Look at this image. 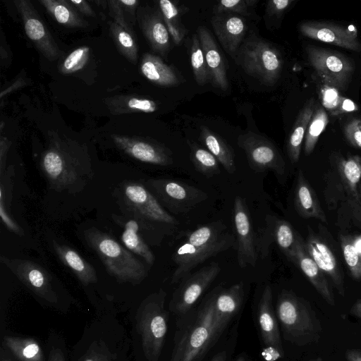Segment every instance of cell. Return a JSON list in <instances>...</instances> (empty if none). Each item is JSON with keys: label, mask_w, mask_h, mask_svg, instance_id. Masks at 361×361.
<instances>
[{"label": "cell", "mask_w": 361, "mask_h": 361, "mask_svg": "<svg viewBox=\"0 0 361 361\" xmlns=\"http://www.w3.org/2000/svg\"><path fill=\"white\" fill-rule=\"evenodd\" d=\"M110 108L114 113L145 112L152 113L157 109V104L148 99L127 97L125 99H113Z\"/></svg>", "instance_id": "cell-40"}, {"label": "cell", "mask_w": 361, "mask_h": 361, "mask_svg": "<svg viewBox=\"0 0 361 361\" xmlns=\"http://www.w3.org/2000/svg\"><path fill=\"white\" fill-rule=\"evenodd\" d=\"M200 139L207 149L217 159L228 173L236 171L235 153L232 147L219 135L202 126Z\"/></svg>", "instance_id": "cell-30"}, {"label": "cell", "mask_w": 361, "mask_h": 361, "mask_svg": "<svg viewBox=\"0 0 361 361\" xmlns=\"http://www.w3.org/2000/svg\"><path fill=\"white\" fill-rule=\"evenodd\" d=\"M0 259L35 294L50 302H56L51 276L44 268L30 260L8 259L4 256H1Z\"/></svg>", "instance_id": "cell-16"}, {"label": "cell", "mask_w": 361, "mask_h": 361, "mask_svg": "<svg viewBox=\"0 0 361 361\" xmlns=\"http://www.w3.org/2000/svg\"><path fill=\"white\" fill-rule=\"evenodd\" d=\"M331 169L326 173L324 197L331 209L354 197L361 183V157H344L337 152L330 156Z\"/></svg>", "instance_id": "cell-5"}, {"label": "cell", "mask_w": 361, "mask_h": 361, "mask_svg": "<svg viewBox=\"0 0 361 361\" xmlns=\"http://www.w3.org/2000/svg\"><path fill=\"white\" fill-rule=\"evenodd\" d=\"M321 89L322 106L331 114L336 115L343 99L336 87L325 82Z\"/></svg>", "instance_id": "cell-45"}, {"label": "cell", "mask_w": 361, "mask_h": 361, "mask_svg": "<svg viewBox=\"0 0 361 361\" xmlns=\"http://www.w3.org/2000/svg\"><path fill=\"white\" fill-rule=\"evenodd\" d=\"M328 123L329 117L325 109L323 106L316 107L305 136V154L309 155L313 152L320 135L325 130Z\"/></svg>", "instance_id": "cell-36"}, {"label": "cell", "mask_w": 361, "mask_h": 361, "mask_svg": "<svg viewBox=\"0 0 361 361\" xmlns=\"http://www.w3.org/2000/svg\"><path fill=\"white\" fill-rule=\"evenodd\" d=\"M234 59L247 75L265 85L274 86L281 77L283 64L281 52L261 38L249 37Z\"/></svg>", "instance_id": "cell-4"}, {"label": "cell", "mask_w": 361, "mask_h": 361, "mask_svg": "<svg viewBox=\"0 0 361 361\" xmlns=\"http://www.w3.org/2000/svg\"><path fill=\"white\" fill-rule=\"evenodd\" d=\"M121 4L130 11H134L138 4L137 0H119Z\"/></svg>", "instance_id": "cell-57"}, {"label": "cell", "mask_w": 361, "mask_h": 361, "mask_svg": "<svg viewBox=\"0 0 361 361\" xmlns=\"http://www.w3.org/2000/svg\"><path fill=\"white\" fill-rule=\"evenodd\" d=\"M350 314L361 319V298L353 305L350 309Z\"/></svg>", "instance_id": "cell-56"}, {"label": "cell", "mask_w": 361, "mask_h": 361, "mask_svg": "<svg viewBox=\"0 0 361 361\" xmlns=\"http://www.w3.org/2000/svg\"><path fill=\"white\" fill-rule=\"evenodd\" d=\"M85 236L106 271L116 279L137 283L147 275L144 264L111 235L90 228L85 232Z\"/></svg>", "instance_id": "cell-2"}, {"label": "cell", "mask_w": 361, "mask_h": 361, "mask_svg": "<svg viewBox=\"0 0 361 361\" xmlns=\"http://www.w3.org/2000/svg\"><path fill=\"white\" fill-rule=\"evenodd\" d=\"M292 262L298 266L324 300L335 305V298L325 274L307 253L305 241L298 233Z\"/></svg>", "instance_id": "cell-23"}, {"label": "cell", "mask_w": 361, "mask_h": 361, "mask_svg": "<svg viewBox=\"0 0 361 361\" xmlns=\"http://www.w3.org/2000/svg\"><path fill=\"white\" fill-rule=\"evenodd\" d=\"M108 3L111 15L114 19L115 23L130 32V29L125 20L122 5L119 2V0H111L109 1Z\"/></svg>", "instance_id": "cell-50"}, {"label": "cell", "mask_w": 361, "mask_h": 361, "mask_svg": "<svg viewBox=\"0 0 361 361\" xmlns=\"http://www.w3.org/2000/svg\"><path fill=\"white\" fill-rule=\"evenodd\" d=\"M215 291L204 300L176 342L171 361H198L221 334L214 312Z\"/></svg>", "instance_id": "cell-1"}, {"label": "cell", "mask_w": 361, "mask_h": 361, "mask_svg": "<svg viewBox=\"0 0 361 361\" xmlns=\"http://www.w3.org/2000/svg\"><path fill=\"white\" fill-rule=\"evenodd\" d=\"M315 101L309 99L300 111L287 141V153L293 164L298 161L305 133L315 110Z\"/></svg>", "instance_id": "cell-29"}, {"label": "cell", "mask_w": 361, "mask_h": 361, "mask_svg": "<svg viewBox=\"0 0 361 361\" xmlns=\"http://www.w3.org/2000/svg\"><path fill=\"white\" fill-rule=\"evenodd\" d=\"M226 353L225 351L219 353L216 355L212 361H226Z\"/></svg>", "instance_id": "cell-58"}, {"label": "cell", "mask_w": 361, "mask_h": 361, "mask_svg": "<svg viewBox=\"0 0 361 361\" xmlns=\"http://www.w3.org/2000/svg\"><path fill=\"white\" fill-rule=\"evenodd\" d=\"M243 283H236L228 289L215 291V319L221 333L232 317L239 311L243 303Z\"/></svg>", "instance_id": "cell-25"}, {"label": "cell", "mask_w": 361, "mask_h": 361, "mask_svg": "<svg viewBox=\"0 0 361 361\" xmlns=\"http://www.w3.org/2000/svg\"><path fill=\"white\" fill-rule=\"evenodd\" d=\"M54 249L61 262L68 267L83 285L95 283L97 281L94 267L82 258L78 252L66 245L53 241Z\"/></svg>", "instance_id": "cell-28"}, {"label": "cell", "mask_w": 361, "mask_h": 361, "mask_svg": "<svg viewBox=\"0 0 361 361\" xmlns=\"http://www.w3.org/2000/svg\"><path fill=\"white\" fill-rule=\"evenodd\" d=\"M238 145L245 152L249 166L252 170L257 173L271 170L279 181H285L286 162L271 141L262 135L248 132L238 137Z\"/></svg>", "instance_id": "cell-8"}, {"label": "cell", "mask_w": 361, "mask_h": 361, "mask_svg": "<svg viewBox=\"0 0 361 361\" xmlns=\"http://www.w3.org/2000/svg\"><path fill=\"white\" fill-rule=\"evenodd\" d=\"M256 318L267 359L276 361L281 358L283 356V350L272 307V292L269 285L265 286L258 302Z\"/></svg>", "instance_id": "cell-12"}, {"label": "cell", "mask_w": 361, "mask_h": 361, "mask_svg": "<svg viewBox=\"0 0 361 361\" xmlns=\"http://www.w3.org/2000/svg\"><path fill=\"white\" fill-rule=\"evenodd\" d=\"M294 2L293 0H271L267 2L266 14L269 17L280 18Z\"/></svg>", "instance_id": "cell-48"}, {"label": "cell", "mask_w": 361, "mask_h": 361, "mask_svg": "<svg viewBox=\"0 0 361 361\" xmlns=\"http://www.w3.org/2000/svg\"><path fill=\"white\" fill-rule=\"evenodd\" d=\"M85 361H99V358L96 357H88L86 360H85Z\"/></svg>", "instance_id": "cell-60"}, {"label": "cell", "mask_w": 361, "mask_h": 361, "mask_svg": "<svg viewBox=\"0 0 361 361\" xmlns=\"http://www.w3.org/2000/svg\"><path fill=\"white\" fill-rule=\"evenodd\" d=\"M142 74L155 85L173 87L181 82L175 70L166 64L158 56L145 54L140 64Z\"/></svg>", "instance_id": "cell-27"}, {"label": "cell", "mask_w": 361, "mask_h": 361, "mask_svg": "<svg viewBox=\"0 0 361 361\" xmlns=\"http://www.w3.org/2000/svg\"><path fill=\"white\" fill-rule=\"evenodd\" d=\"M299 30L308 38L354 51H361L357 30L353 25L343 26L330 22L306 20L300 23Z\"/></svg>", "instance_id": "cell-13"}, {"label": "cell", "mask_w": 361, "mask_h": 361, "mask_svg": "<svg viewBox=\"0 0 361 361\" xmlns=\"http://www.w3.org/2000/svg\"><path fill=\"white\" fill-rule=\"evenodd\" d=\"M138 224L134 220H130L125 224L121 240L125 246L131 252L142 257L148 264H152L154 256L147 245L138 234Z\"/></svg>", "instance_id": "cell-34"}, {"label": "cell", "mask_w": 361, "mask_h": 361, "mask_svg": "<svg viewBox=\"0 0 361 361\" xmlns=\"http://www.w3.org/2000/svg\"><path fill=\"white\" fill-rule=\"evenodd\" d=\"M140 25L152 48L166 56L170 49V35L161 12L145 14L140 20Z\"/></svg>", "instance_id": "cell-26"}, {"label": "cell", "mask_w": 361, "mask_h": 361, "mask_svg": "<svg viewBox=\"0 0 361 361\" xmlns=\"http://www.w3.org/2000/svg\"><path fill=\"white\" fill-rule=\"evenodd\" d=\"M305 52L309 63L324 81L338 90H345L354 71L353 61L335 50L307 45Z\"/></svg>", "instance_id": "cell-7"}, {"label": "cell", "mask_w": 361, "mask_h": 361, "mask_svg": "<svg viewBox=\"0 0 361 361\" xmlns=\"http://www.w3.org/2000/svg\"><path fill=\"white\" fill-rule=\"evenodd\" d=\"M354 240L358 251L361 253V236L354 238Z\"/></svg>", "instance_id": "cell-59"}, {"label": "cell", "mask_w": 361, "mask_h": 361, "mask_svg": "<svg viewBox=\"0 0 361 361\" xmlns=\"http://www.w3.org/2000/svg\"><path fill=\"white\" fill-rule=\"evenodd\" d=\"M148 185L160 201L175 214L187 213L208 197L202 190L174 179H152Z\"/></svg>", "instance_id": "cell-9"}, {"label": "cell", "mask_w": 361, "mask_h": 361, "mask_svg": "<svg viewBox=\"0 0 361 361\" xmlns=\"http://www.w3.org/2000/svg\"><path fill=\"white\" fill-rule=\"evenodd\" d=\"M90 48L81 47L72 51L63 61L60 71L63 74H70L81 69L87 62Z\"/></svg>", "instance_id": "cell-44"}, {"label": "cell", "mask_w": 361, "mask_h": 361, "mask_svg": "<svg viewBox=\"0 0 361 361\" xmlns=\"http://www.w3.org/2000/svg\"><path fill=\"white\" fill-rule=\"evenodd\" d=\"M276 314L285 338L297 345L317 341L320 337L319 322L304 300L283 291L276 303Z\"/></svg>", "instance_id": "cell-3"}, {"label": "cell", "mask_w": 361, "mask_h": 361, "mask_svg": "<svg viewBox=\"0 0 361 361\" xmlns=\"http://www.w3.org/2000/svg\"><path fill=\"white\" fill-rule=\"evenodd\" d=\"M197 36L207 66L210 82L214 87L226 91L229 82L224 55L213 35L206 27H198Z\"/></svg>", "instance_id": "cell-20"}, {"label": "cell", "mask_w": 361, "mask_h": 361, "mask_svg": "<svg viewBox=\"0 0 361 361\" xmlns=\"http://www.w3.org/2000/svg\"><path fill=\"white\" fill-rule=\"evenodd\" d=\"M123 191L128 203L145 217L159 222L176 223V219L142 185L137 183H127L124 185Z\"/></svg>", "instance_id": "cell-19"}, {"label": "cell", "mask_w": 361, "mask_h": 361, "mask_svg": "<svg viewBox=\"0 0 361 361\" xmlns=\"http://www.w3.org/2000/svg\"><path fill=\"white\" fill-rule=\"evenodd\" d=\"M348 361H361V350L357 349L349 350L345 353Z\"/></svg>", "instance_id": "cell-54"}, {"label": "cell", "mask_w": 361, "mask_h": 361, "mask_svg": "<svg viewBox=\"0 0 361 361\" xmlns=\"http://www.w3.org/2000/svg\"><path fill=\"white\" fill-rule=\"evenodd\" d=\"M42 169L51 184L56 189H63L75 183L80 175L76 164L56 149H49L42 156Z\"/></svg>", "instance_id": "cell-18"}, {"label": "cell", "mask_w": 361, "mask_h": 361, "mask_svg": "<svg viewBox=\"0 0 361 361\" xmlns=\"http://www.w3.org/2000/svg\"><path fill=\"white\" fill-rule=\"evenodd\" d=\"M305 246L309 255L333 282L341 295H345L344 282L336 257L329 246L309 230Z\"/></svg>", "instance_id": "cell-21"}, {"label": "cell", "mask_w": 361, "mask_h": 361, "mask_svg": "<svg viewBox=\"0 0 361 361\" xmlns=\"http://www.w3.org/2000/svg\"><path fill=\"white\" fill-rule=\"evenodd\" d=\"M257 4L256 0H222L214 7V13L228 12L244 16H251L250 9Z\"/></svg>", "instance_id": "cell-43"}, {"label": "cell", "mask_w": 361, "mask_h": 361, "mask_svg": "<svg viewBox=\"0 0 361 361\" xmlns=\"http://www.w3.org/2000/svg\"><path fill=\"white\" fill-rule=\"evenodd\" d=\"M343 134L353 147L361 149V118L349 120L344 126Z\"/></svg>", "instance_id": "cell-47"}, {"label": "cell", "mask_w": 361, "mask_h": 361, "mask_svg": "<svg viewBox=\"0 0 361 361\" xmlns=\"http://www.w3.org/2000/svg\"><path fill=\"white\" fill-rule=\"evenodd\" d=\"M233 224L236 235L237 260L241 268L255 267L257 253L250 212L245 200L236 196L233 204Z\"/></svg>", "instance_id": "cell-14"}, {"label": "cell", "mask_w": 361, "mask_h": 361, "mask_svg": "<svg viewBox=\"0 0 361 361\" xmlns=\"http://www.w3.org/2000/svg\"><path fill=\"white\" fill-rule=\"evenodd\" d=\"M190 54V63L195 80L198 85H204L210 82V79L202 48L197 34H194L192 35Z\"/></svg>", "instance_id": "cell-39"}, {"label": "cell", "mask_w": 361, "mask_h": 361, "mask_svg": "<svg viewBox=\"0 0 361 361\" xmlns=\"http://www.w3.org/2000/svg\"><path fill=\"white\" fill-rule=\"evenodd\" d=\"M7 348L20 361H44L43 353L39 344L31 338L5 336Z\"/></svg>", "instance_id": "cell-33"}, {"label": "cell", "mask_w": 361, "mask_h": 361, "mask_svg": "<svg viewBox=\"0 0 361 361\" xmlns=\"http://www.w3.org/2000/svg\"><path fill=\"white\" fill-rule=\"evenodd\" d=\"M1 361H11L8 358H6V357H4L3 356L1 357Z\"/></svg>", "instance_id": "cell-61"}, {"label": "cell", "mask_w": 361, "mask_h": 361, "mask_svg": "<svg viewBox=\"0 0 361 361\" xmlns=\"http://www.w3.org/2000/svg\"><path fill=\"white\" fill-rule=\"evenodd\" d=\"M236 361H245L244 358L243 357H238Z\"/></svg>", "instance_id": "cell-62"}, {"label": "cell", "mask_w": 361, "mask_h": 361, "mask_svg": "<svg viewBox=\"0 0 361 361\" xmlns=\"http://www.w3.org/2000/svg\"><path fill=\"white\" fill-rule=\"evenodd\" d=\"M0 216L3 224L10 231L18 235H23V229L16 224L8 214L3 202L2 187L0 189Z\"/></svg>", "instance_id": "cell-49"}, {"label": "cell", "mask_w": 361, "mask_h": 361, "mask_svg": "<svg viewBox=\"0 0 361 361\" xmlns=\"http://www.w3.org/2000/svg\"><path fill=\"white\" fill-rule=\"evenodd\" d=\"M294 204L297 212L302 218H313L327 223L326 214L317 195L301 170L298 173Z\"/></svg>", "instance_id": "cell-24"}, {"label": "cell", "mask_w": 361, "mask_h": 361, "mask_svg": "<svg viewBox=\"0 0 361 361\" xmlns=\"http://www.w3.org/2000/svg\"><path fill=\"white\" fill-rule=\"evenodd\" d=\"M190 146V159L197 171L207 178H211L220 173L217 159L209 151L192 143Z\"/></svg>", "instance_id": "cell-37"}, {"label": "cell", "mask_w": 361, "mask_h": 361, "mask_svg": "<svg viewBox=\"0 0 361 361\" xmlns=\"http://www.w3.org/2000/svg\"><path fill=\"white\" fill-rule=\"evenodd\" d=\"M112 137L119 149L140 161L159 166L173 164L170 152L159 145L121 135H114Z\"/></svg>", "instance_id": "cell-22"}, {"label": "cell", "mask_w": 361, "mask_h": 361, "mask_svg": "<svg viewBox=\"0 0 361 361\" xmlns=\"http://www.w3.org/2000/svg\"><path fill=\"white\" fill-rule=\"evenodd\" d=\"M211 24L224 50L234 58L247 30L245 20L232 13H214Z\"/></svg>", "instance_id": "cell-17"}, {"label": "cell", "mask_w": 361, "mask_h": 361, "mask_svg": "<svg viewBox=\"0 0 361 361\" xmlns=\"http://www.w3.org/2000/svg\"><path fill=\"white\" fill-rule=\"evenodd\" d=\"M14 4L22 18L28 38L48 60L57 59L61 55L60 49L30 1L16 0Z\"/></svg>", "instance_id": "cell-15"}, {"label": "cell", "mask_w": 361, "mask_h": 361, "mask_svg": "<svg viewBox=\"0 0 361 361\" xmlns=\"http://www.w3.org/2000/svg\"><path fill=\"white\" fill-rule=\"evenodd\" d=\"M310 361H324L322 358H317V359H314L313 360H310Z\"/></svg>", "instance_id": "cell-63"}, {"label": "cell", "mask_w": 361, "mask_h": 361, "mask_svg": "<svg viewBox=\"0 0 361 361\" xmlns=\"http://www.w3.org/2000/svg\"><path fill=\"white\" fill-rule=\"evenodd\" d=\"M25 85V82L23 79H18V80L15 81L11 86H9L8 88H6L4 91L1 92V98H2L4 95L7 94L8 93L23 86Z\"/></svg>", "instance_id": "cell-55"}, {"label": "cell", "mask_w": 361, "mask_h": 361, "mask_svg": "<svg viewBox=\"0 0 361 361\" xmlns=\"http://www.w3.org/2000/svg\"><path fill=\"white\" fill-rule=\"evenodd\" d=\"M344 217L350 219L355 226L361 228V183L357 195L341 204Z\"/></svg>", "instance_id": "cell-46"}, {"label": "cell", "mask_w": 361, "mask_h": 361, "mask_svg": "<svg viewBox=\"0 0 361 361\" xmlns=\"http://www.w3.org/2000/svg\"><path fill=\"white\" fill-rule=\"evenodd\" d=\"M71 4L80 12L90 16H95V13L87 1L70 0Z\"/></svg>", "instance_id": "cell-51"}, {"label": "cell", "mask_w": 361, "mask_h": 361, "mask_svg": "<svg viewBox=\"0 0 361 361\" xmlns=\"http://www.w3.org/2000/svg\"><path fill=\"white\" fill-rule=\"evenodd\" d=\"M48 361H66L63 352L60 349H52L50 351Z\"/></svg>", "instance_id": "cell-53"}, {"label": "cell", "mask_w": 361, "mask_h": 361, "mask_svg": "<svg viewBox=\"0 0 361 361\" xmlns=\"http://www.w3.org/2000/svg\"><path fill=\"white\" fill-rule=\"evenodd\" d=\"M234 244V238L229 233L219 240L207 245L195 246L187 242L184 243L172 256L176 268L172 276L171 282L174 283L183 280L197 265L226 250Z\"/></svg>", "instance_id": "cell-11"}, {"label": "cell", "mask_w": 361, "mask_h": 361, "mask_svg": "<svg viewBox=\"0 0 361 361\" xmlns=\"http://www.w3.org/2000/svg\"><path fill=\"white\" fill-rule=\"evenodd\" d=\"M357 109V105L352 100L343 97L336 115L355 111Z\"/></svg>", "instance_id": "cell-52"}, {"label": "cell", "mask_w": 361, "mask_h": 361, "mask_svg": "<svg viewBox=\"0 0 361 361\" xmlns=\"http://www.w3.org/2000/svg\"><path fill=\"white\" fill-rule=\"evenodd\" d=\"M39 2L61 25L73 27H85L87 25V22L80 16L69 1L40 0Z\"/></svg>", "instance_id": "cell-31"}, {"label": "cell", "mask_w": 361, "mask_h": 361, "mask_svg": "<svg viewBox=\"0 0 361 361\" xmlns=\"http://www.w3.org/2000/svg\"><path fill=\"white\" fill-rule=\"evenodd\" d=\"M274 239L286 257L293 261L297 232L291 225L283 219H276L274 226Z\"/></svg>", "instance_id": "cell-38"}, {"label": "cell", "mask_w": 361, "mask_h": 361, "mask_svg": "<svg viewBox=\"0 0 361 361\" xmlns=\"http://www.w3.org/2000/svg\"><path fill=\"white\" fill-rule=\"evenodd\" d=\"M110 30L119 51L132 63L137 59V47L131 34L122 27L111 23Z\"/></svg>", "instance_id": "cell-42"}, {"label": "cell", "mask_w": 361, "mask_h": 361, "mask_svg": "<svg viewBox=\"0 0 361 361\" xmlns=\"http://www.w3.org/2000/svg\"><path fill=\"white\" fill-rule=\"evenodd\" d=\"M221 271L217 262H212L188 275L173 294L170 310L177 314L186 313Z\"/></svg>", "instance_id": "cell-10"}, {"label": "cell", "mask_w": 361, "mask_h": 361, "mask_svg": "<svg viewBox=\"0 0 361 361\" xmlns=\"http://www.w3.org/2000/svg\"><path fill=\"white\" fill-rule=\"evenodd\" d=\"M226 226L221 222H214L202 226L187 235L186 242L195 246H204L214 243L228 232Z\"/></svg>", "instance_id": "cell-35"}, {"label": "cell", "mask_w": 361, "mask_h": 361, "mask_svg": "<svg viewBox=\"0 0 361 361\" xmlns=\"http://www.w3.org/2000/svg\"><path fill=\"white\" fill-rule=\"evenodd\" d=\"M159 6L173 42L178 45L186 35V29L180 20L183 11L176 2L169 0L159 1Z\"/></svg>", "instance_id": "cell-32"}, {"label": "cell", "mask_w": 361, "mask_h": 361, "mask_svg": "<svg viewBox=\"0 0 361 361\" xmlns=\"http://www.w3.org/2000/svg\"><path fill=\"white\" fill-rule=\"evenodd\" d=\"M340 242L345 264L351 275L355 279H361V253L355 245L354 238L341 235Z\"/></svg>", "instance_id": "cell-41"}, {"label": "cell", "mask_w": 361, "mask_h": 361, "mask_svg": "<svg viewBox=\"0 0 361 361\" xmlns=\"http://www.w3.org/2000/svg\"><path fill=\"white\" fill-rule=\"evenodd\" d=\"M166 293L160 290L142 304L138 315V329L145 356L157 361L167 333L168 314L164 310Z\"/></svg>", "instance_id": "cell-6"}]
</instances>
